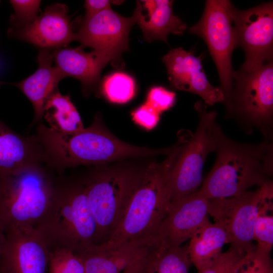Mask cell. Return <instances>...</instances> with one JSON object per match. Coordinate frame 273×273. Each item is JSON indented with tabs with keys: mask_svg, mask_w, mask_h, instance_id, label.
<instances>
[{
	"mask_svg": "<svg viewBox=\"0 0 273 273\" xmlns=\"http://www.w3.org/2000/svg\"><path fill=\"white\" fill-rule=\"evenodd\" d=\"M43 164L0 174V216L6 232L34 229L53 196L56 177Z\"/></svg>",
	"mask_w": 273,
	"mask_h": 273,
	"instance_id": "5",
	"label": "cell"
},
{
	"mask_svg": "<svg viewBox=\"0 0 273 273\" xmlns=\"http://www.w3.org/2000/svg\"><path fill=\"white\" fill-rule=\"evenodd\" d=\"M217 157L198 193L206 199L239 196L270 180L273 145L270 140L241 143L228 137L216 122L213 127Z\"/></svg>",
	"mask_w": 273,
	"mask_h": 273,
	"instance_id": "1",
	"label": "cell"
},
{
	"mask_svg": "<svg viewBox=\"0 0 273 273\" xmlns=\"http://www.w3.org/2000/svg\"><path fill=\"white\" fill-rule=\"evenodd\" d=\"M44 163L43 151L34 135L22 136L0 120V174H14Z\"/></svg>",
	"mask_w": 273,
	"mask_h": 273,
	"instance_id": "18",
	"label": "cell"
},
{
	"mask_svg": "<svg viewBox=\"0 0 273 273\" xmlns=\"http://www.w3.org/2000/svg\"><path fill=\"white\" fill-rule=\"evenodd\" d=\"M146 165H98L82 178L96 221L95 245L106 243L115 232Z\"/></svg>",
	"mask_w": 273,
	"mask_h": 273,
	"instance_id": "4",
	"label": "cell"
},
{
	"mask_svg": "<svg viewBox=\"0 0 273 273\" xmlns=\"http://www.w3.org/2000/svg\"><path fill=\"white\" fill-rule=\"evenodd\" d=\"M37 61L38 67L34 73L13 84L23 92L33 105L34 111L33 124L41 121L47 100L58 89L59 82L64 78L56 66L52 65L53 60L50 50L40 49Z\"/></svg>",
	"mask_w": 273,
	"mask_h": 273,
	"instance_id": "20",
	"label": "cell"
},
{
	"mask_svg": "<svg viewBox=\"0 0 273 273\" xmlns=\"http://www.w3.org/2000/svg\"><path fill=\"white\" fill-rule=\"evenodd\" d=\"M35 229L50 251L63 248L78 254L95 245L97 225L82 178L56 177L50 205Z\"/></svg>",
	"mask_w": 273,
	"mask_h": 273,
	"instance_id": "2",
	"label": "cell"
},
{
	"mask_svg": "<svg viewBox=\"0 0 273 273\" xmlns=\"http://www.w3.org/2000/svg\"><path fill=\"white\" fill-rule=\"evenodd\" d=\"M86 15H92L102 11L111 9L110 2L108 0H86L84 2Z\"/></svg>",
	"mask_w": 273,
	"mask_h": 273,
	"instance_id": "34",
	"label": "cell"
},
{
	"mask_svg": "<svg viewBox=\"0 0 273 273\" xmlns=\"http://www.w3.org/2000/svg\"><path fill=\"white\" fill-rule=\"evenodd\" d=\"M136 23L134 12L131 17H125L112 8L92 15H85L76 33L77 40L82 48H92L118 67L122 53L129 50V32Z\"/></svg>",
	"mask_w": 273,
	"mask_h": 273,
	"instance_id": "12",
	"label": "cell"
},
{
	"mask_svg": "<svg viewBox=\"0 0 273 273\" xmlns=\"http://www.w3.org/2000/svg\"><path fill=\"white\" fill-rule=\"evenodd\" d=\"M52 54L56 67L63 76L79 80L86 94L97 85L101 73L108 63L94 51L85 52L81 46L59 48L54 50Z\"/></svg>",
	"mask_w": 273,
	"mask_h": 273,
	"instance_id": "19",
	"label": "cell"
},
{
	"mask_svg": "<svg viewBox=\"0 0 273 273\" xmlns=\"http://www.w3.org/2000/svg\"><path fill=\"white\" fill-rule=\"evenodd\" d=\"M197 191L170 204L156 231L166 247L181 246L209 221L208 199Z\"/></svg>",
	"mask_w": 273,
	"mask_h": 273,
	"instance_id": "14",
	"label": "cell"
},
{
	"mask_svg": "<svg viewBox=\"0 0 273 273\" xmlns=\"http://www.w3.org/2000/svg\"><path fill=\"white\" fill-rule=\"evenodd\" d=\"M235 47L244 51L241 67L251 70L272 61L273 3L269 2L246 10L231 8Z\"/></svg>",
	"mask_w": 273,
	"mask_h": 273,
	"instance_id": "11",
	"label": "cell"
},
{
	"mask_svg": "<svg viewBox=\"0 0 273 273\" xmlns=\"http://www.w3.org/2000/svg\"><path fill=\"white\" fill-rule=\"evenodd\" d=\"M188 251L198 272L209 266L222 253V248L228 239L224 229L217 222L209 220L190 239Z\"/></svg>",
	"mask_w": 273,
	"mask_h": 273,
	"instance_id": "22",
	"label": "cell"
},
{
	"mask_svg": "<svg viewBox=\"0 0 273 273\" xmlns=\"http://www.w3.org/2000/svg\"><path fill=\"white\" fill-rule=\"evenodd\" d=\"M273 193L261 201L253 229V240L256 249L263 253L270 254L273 245Z\"/></svg>",
	"mask_w": 273,
	"mask_h": 273,
	"instance_id": "25",
	"label": "cell"
},
{
	"mask_svg": "<svg viewBox=\"0 0 273 273\" xmlns=\"http://www.w3.org/2000/svg\"><path fill=\"white\" fill-rule=\"evenodd\" d=\"M6 241V232L4 224L0 216V258Z\"/></svg>",
	"mask_w": 273,
	"mask_h": 273,
	"instance_id": "35",
	"label": "cell"
},
{
	"mask_svg": "<svg viewBox=\"0 0 273 273\" xmlns=\"http://www.w3.org/2000/svg\"><path fill=\"white\" fill-rule=\"evenodd\" d=\"M10 2L14 9V13L10 20L9 35L34 21L38 16L41 1L11 0Z\"/></svg>",
	"mask_w": 273,
	"mask_h": 273,
	"instance_id": "28",
	"label": "cell"
},
{
	"mask_svg": "<svg viewBox=\"0 0 273 273\" xmlns=\"http://www.w3.org/2000/svg\"><path fill=\"white\" fill-rule=\"evenodd\" d=\"M246 254L230 247L209 266L198 273H234Z\"/></svg>",
	"mask_w": 273,
	"mask_h": 273,
	"instance_id": "30",
	"label": "cell"
},
{
	"mask_svg": "<svg viewBox=\"0 0 273 273\" xmlns=\"http://www.w3.org/2000/svg\"><path fill=\"white\" fill-rule=\"evenodd\" d=\"M172 1L157 0V5L150 14L144 16L141 2L138 1L134 11L136 23L141 28L144 39L151 42L162 40L167 42L168 35L171 33L182 35L187 28V24L175 15L172 9Z\"/></svg>",
	"mask_w": 273,
	"mask_h": 273,
	"instance_id": "21",
	"label": "cell"
},
{
	"mask_svg": "<svg viewBox=\"0 0 273 273\" xmlns=\"http://www.w3.org/2000/svg\"><path fill=\"white\" fill-rule=\"evenodd\" d=\"M273 193L269 180L255 191L239 196L208 199V213L226 233L230 247L244 253L256 248L252 243L253 229L262 200Z\"/></svg>",
	"mask_w": 273,
	"mask_h": 273,
	"instance_id": "10",
	"label": "cell"
},
{
	"mask_svg": "<svg viewBox=\"0 0 273 273\" xmlns=\"http://www.w3.org/2000/svg\"><path fill=\"white\" fill-rule=\"evenodd\" d=\"M68 9L63 4L47 7L33 22L9 35L29 42L41 49H57L74 40Z\"/></svg>",
	"mask_w": 273,
	"mask_h": 273,
	"instance_id": "16",
	"label": "cell"
},
{
	"mask_svg": "<svg viewBox=\"0 0 273 273\" xmlns=\"http://www.w3.org/2000/svg\"><path fill=\"white\" fill-rule=\"evenodd\" d=\"M191 264L188 245L165 247L152 259L148 273H188Z\"/></svg>",
	"mask_w": 273,
	"mask_h": 273,
	"instance_id": "24",
	"label": "cell"
},
{
	"mask_svg": "<svg viewBox=\"0 0 273 273\" xmlns=\"http://www.w3.org/2000/svg\"><path fill=\"white\" fill-rule=\"evenodd\" d=\"M175 97L174 93L162 86H155L148 93L146 103L160 114L172 107Z\"/></svg>",
	"mask_w": 273,
	"mask_h": 273,
	"instance_id": "31",
	"label": "cell"
},
{
	"mask_svg": "<svg viewBox=\"0 0 273 273\" xmlns=\"http://www.w3.org/2000/svg\"><path fill=\"white\" fill-rule=\"evenodd\" d=\"M180 148L178 143L162 162L146 166L120 224L110 239L102 244L105 247H119L156 233L170 205L167 179Z\"/></svg>",
	"mask_w": 273,
	"mask_h": 273,
	"instance_id": "3",
	"label": "cell"
},
{
	"mask_svg": "<svg viewBox=\"0 0 273 273\" xmlns=\"http://www.w3.org/2000/svg\"><path fill=\"white\" fill-rule=\"evenodd\" d=\"M232 5L230 1H206L201 19L189 29L190 33L202 38L208 47L217 69L226 113L230 109L233 88L232 54L236 48Z\"/></svg>",
	"mask_w": 273,
	"mask_h": 273,
	"instance_id": "9",
	"label": "cell"
},
{
	"mask_svg": "<svg viewBox=\"0 0 273 273\" xmlns=\"http://www.w3.org/2000/svg\"><path fill=\"white\" fill-rule=\"evenodd\" d=\"M131 116L135 123L147 130L155 127L160 119V113L146 102L132 111Z\"/></svg>",
	"mask_w": 273,
	"mask_h": 273,
	"instance_id": "32",
	"label": "cell"
},
{
	"mask_svg": "<svg viewBox=\"0 0 273 273\" xmlns=\"http://www.w3.org/2000/svg\"><path fill=\"white\" fill-rule=\"evenodd\" d=\"M228 117L248 129H259L271 139L273 116V63L265 62L251 70L234 71L231 107Z\"/></svg>",
	"mask_w": 273,
	"mask_h": 273,
	"instance_id": "7",
	"label": "cell"
},
{
	"mask_svg": "<svg viewBox=\"0 0 273 273\" xmlns=\"http://www.w3.org/2000/svg\"><path fill=\"white\" fill-rule=\"evenodd\" d=\"M43 117L51 128L65 134H74L85 128L70 96L62 95L58 89L47 100Z\"/></svg>",
	"mask_w": 273,
	"mask_h": 273,
	"instance_id": "23",
	"label": "cell"
},
{
	"mask_svg": "<svg viewBox=\"0 0 273 273\" xmlns=\"http://www.w3.org/2000/svg\"><path fill=\"white\" fill-rule=\"evenodd\" d=\"M50 249L34 229L6 233L0 258V273H47Z\"/></svg>",
	"mask_w": 273,
	"mask_h": 273,
	"instance_id": "13",
	"label": "cell"
},
{
	"mask_svg": "<svg viewBox=\"0 0 273 273\" xmlns=\"http://www.w3.org/2000/svg\"><path fill=\"white\" fill-rule=\"evenodd\" d=\"M157 244L155 238L151 235L130 240L115 248L94 245L77 255L84 263L85 273H120Z\"/></svg>",
	"mask_w": 273,
	"mask_h": 273,
	"instance_id": "17",
	"label": "cell"
},
{
	"mask_svg": "<svg viewBox=\"0 0 273 273\" xmlns=\"http://www.w3.org/2000/svg\"><path fill=\"white\" fill-rule=\"evenodd\" d=\"M101 92L111 102L126 103L135 95V82L129 75L120 72H115L105 77Z\"/></svg>",
	"mask_w": 273,
	"mask_h": 273,
	"instance_id": "26",
	"label": "cell"
},
{
	"mask_svg": "<svg viewBox=\"0 0 273 273\" xmlns=\"http://www.w3.org/2000/svg\"><path fill=\"white\" fill-rule=\"evenodd\" d=\"M234 273H273L270 254L263 253L255 248L245 255Z\"/></svg>",
	"mask_w": 273,
	"mask_h": 273,
	"instance_id": "29",
	"label": "cell"
},
{
	"mask_svg": "<svg viewBox=\"0 0 273 273\" xmlns=\"http://www.w3.org/2000/svg\"><path fill=\"white\" fill-rule=\"evenodd\" d=\"M164 248L161 244L154 246L135 259L120 273H148L152 259Z\"/></svg>",
	"mask_w": 273,
	"mask_h": 273,
	"instance_id": "33",
	"label": "cell"
},
{
	"mask_svg": "<svg viewBox=\"0 0 273 273\" xmlns=\"http://www.w3.org/2000/svg\"><path fill=\"white\" fill-rule=\"evenodd\" d=\"M172 87L199 96L206 104L224 101L220 87L213 86L204 71L201 60L182 48L170 50L162 58Z\"/></svg>",
	"mask_w": 273,
	"mask_h": 273,
	"instance_id": "15",
	"label": "cell"
},
{
	"mask_svg": "<svg viewBox=\"0 0 273 273\" xmlns=\"http://www.w3.org/2000/svg\"><path fill=\"white\" fill-rule=\"evenodd\" d=\"M194 107L199 115L197 128L194 133L187 134L168 176L170 204L198 190L206 157L216 150L213 127L217 113L207 111L201 101Z\"/></svg>",
	"mask_w": 273,
	"mask_h": 273,
	"instance_id": "8",
	"label": "cell"
},
{
	"mask_svg": "<svg viewBox=\"0 0 273 273\" xmlns=\"http://www.w3.org/2000/svg\"><path fill=\"white\" fill-rule=\"evenodd\" d=\"M49 273H85L81 257L73 251L63 248L50 250Z\"/></svg>",
	"mask_w": 273,
	"mask_h": 273,
	"instance_id": "27",
	"label": "cell"
},
{
	"mask_svg": "<svg viewBox=\"0 0 273 273\" xmlns=\"http://www.w3.org/2000/svg\"><path fill=\"white\" fill-rule=\"evenodd\" d=\"M176 146L175 143L168 148L152 149L127 144L109 132L99 116H96L90 126L79 132L58 135L54 148L58 162L66 169L127 158L168 155Z\"/></svg>",
	"mask_w": 273,
	"mask_h": 273,
	"instance_id": "6",
	"label": "cell"
}]
</instances>
